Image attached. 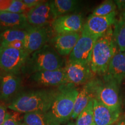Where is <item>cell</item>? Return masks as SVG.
Masks as SVG:
<instances>
[{
  "label": "cell",
  "mask_w": 125,
  "mask_h": 125,
  "mask_svg": "<svg viewBox=\"0 0 125 125\" xmlns=\"http://www.w3.org/2000/svg\"><path fill=\"white\" fill-rule=\"evenodd\" d=\"M115 3L120 10V18L125 21V1H117Z\"/></svg>",
  "instance_id": "obj_30"
},
{
  "label": "cell",
  "mask_w": 125,
  "mask_h": 125,
  "mask_svg": "<svg viewBox=\"0 0 125 125\" xmlns=\"http://www.w3.org/2000/svg\"><path fill=\"white\" fill-rule=\"evenodd\" d=\"M116 125H125V119H123L119 122H118V123Z\"/></svg>",
  "instance_id": "obj_32"
},
{
  "label": "cell",
  "mask_w": 125,
  "mask_h": 125,
  "mask_svg": "<svg viewBox=\"0 0 125 125\" xmlns=\"http://www.w3.org/2000/svg\"><path fill=\"white\" fill-rule=\"evenodd\" d=\"M102 79L96 78L88 82L94 98H96L112 111H121L119 90L120 84L105 75Z\"/></svg>",
  "instance_id": "obj_4"
},
{
  "label": "cell",
  "mask_w": 125,
  "mask_h": 125,
  "mask_svg": "<svg viewBox=\"0 0 125 125\" xmlns=\"http://www.w3.org/2000/svg\"><path fill=\"white\" fill-rule=\"evenodd\" d=\"M0 46H1V42H0Z\"/></svg>",
  "instance_id": "obj_36"
},
{
  "label": "cell",
  "mask_w": 125,
  "mask_h": 125,
  "mask_svg": "<svg viewBox=\"0 0 125 125\" xmlns=\"http://www.w3.org/2000/svg\"><path fill=\"white\" fill-rule=\"evenodd\" d=\"M7 107L5 103L0 101V125H3L7 112Z\"/></svg>",
  "instance_id": "obj_29"
},
{
  "label": "cell",
  "mask_w": 125,
  "mask_h": 125,
  "mask_svg": "<svg viewBox=\"0 0 125 125\" xmlns=\"http://www.w3.org/2000/svg\"><path fill=\"white\" fill-rule=\"evenodd\" d=\"M30 81L44 86H60L68 83L64 67L52 71H45L30 75Z\"/></svg>",
  "instance_id": "obj_13"
},
{
  "label": "cell",
  "mask_w": 125,
  "mask_h": 125,
  "mask_svg": "<svg viewBox=\"0 0 125 125\" xmlns=\"http://www.w3.org/2000/svg\"><path fill=\"white\" fill-rule=\"evenodd\" d=\"M4 31V30H3V29H1V27H0V34H1V32H2V31Z\"/></svg>",
  "instance_id": "obj_35"
},
{
  "label": "cell",
  "mask_w": 125,
  "mask_h": 125,
  "mask_svg": "<svg viewBox=\"0 0 125 125\" xmlns=\"http://www.w3.org/2000/svg\"><path fill=\"white\" fill-rule=\"evenodd\" d=\"M27 29H9L4 30L0 34V42L1 43L10 42L14 41H24Z\"/></svg>",
  "instance_id": "obj_23"
},
{
  "label": "cell",
  "mask_w": 125,
  "mask_h": 125,
  "mask_svg": "<svg viewBox=\"0 0 125 125\" xmlns=\"http://www.w3.org/2000/svg\"><path fill=\"white\" fill-rule=\"evenodd\" d=\"M99 38L83 27L80 38L70 53L68 61L90 64L92 51L95 43Z\"/></svg>",
  "instance_id": "obj_7"
},
{
  "label": "cell",
  "mask_w": 125,
  "mask_h": 125,
  "mask_svg": "<svg viewBox=\"0 0 125 125\" xmlns=\"http://www.w3.org/2000/svg\"><path fill=\"white\" fill-rule=\"evenodd\" d=\"M29 10L21 0H11L6 12L15 13H26Z\"/></svg>",
  "instance_id": "obj_26"
},
{
  "label": "cell",
  "mask_w": 125,
  "mask_h": 125,
  "mask_svg": "<svg viewBox=\"0 0 125 125\" xmlns=\"http://www.w3.org/2000/svg\"><path fill=\"white\" fill-rule=\"evenodd\" d=\"M18 113L15 111L13 112L7 111L3 125H20L21 122Z\"/></svg>",
  "instance_id": "obj_27"
},
{
  "label": "cell",
  "mask_w": 125,
  "mask_h": 125,
  "mask_svg": "<svg viewBox=\"0 0 125 125\" xmlns=\"http://www.w3.org/2000/svg\"><path fill=\"white\" fill-rule=\"evenodd\" d=\"M22 1L25 6L29 9L33 8L42 2V1L40 0H23Z\"/></svg>",
  "instance_id": "obj_31"
},
{
  "label": "cell",
  "mask_w": 125,
  "mask_h": 125,
  "mask_svg": "<svg viewBox=\"0 0 125 125\" xmlns=\"http://www.w3.org/2000/svg\"><path fill=\"white\" fill-rule=\"evenodd\" d=\"M0 72H1V70H0Z\"/></svg>",
  "instance_id": "obj_38"
},
{
  "label": "cell",
  "mask_w": 125,
  "mask_h": 125,
  "mask_svg": "<svg viewBox=\"0 0 125 125\" xmlns=\"http://www.w3.org/2000/svg\"><path fill=\"white\" fill-rule=\"evenodd\" d=\"M116 12L105 16L91 15L87 18L83 27L93 35L100 37L105 34L116 22Z\"/></svg>",
  "instance_id": "obj_14"
},
{
  "label": "cell",
  "mask_w": 125,
  "mask_h": 125,
  "mask_svg": "<svg viewBox=\"0 0 125 125\" xmlns=\"http://www.w3.org/2000/svg\"><path fill=\"white\" fill-rule=\"evenodd\" d=\"M56 18L69 15L79 8V2L75 0H54L51 1Z\"/></svg>",
  "instance_id": "obj_21"
},
{
  "label": "cell",
  "mask_w": 125,
  "mask_h": 125,
  "mask_svg": "<svg viewBox=\"0 0 125 125\" xmlns=\"http://www.w3.org/2000/svg\"><path fill=\"white\" fill-rule=\"evenodd\" d=\"M94 125H111L119 118L121 111H112L93 98Z\"/></svg>",
  "instance_id": "obj_15"
},
{
  "label": "cell",
  "mask_w": 125,
  "mask_h": 125,
  "mask_svg": "<svg viewBox=\"0 0 125 125\" xmlns=\"http://www.w3.org/2000/svg\"><path fill=\"white\" fill-rule=\"evenodd\" d=\"M24 122L27 125H60L51 112H34L24 114Z\"/></svg>",
  "instance_id": "obj_19"
},
{
  "label": "cell",
  "mask_w": 125,
  "mask_h": 125,
  "mask_svg": "<svg viewBox=\"0 0 125 125\" xmlns=\"http://www.w3.org/2000/svg\"><path fill=\"white\" fill-rule=\"evenodd\" d=\"M50 31L45 27L30 26L24 40V49L29 54L46 45L49 39Z\"/></svg>",
  "instance_id": "obj_11"
},
{
  "label": "cell",
  "mask_w": 125,
  "mask_h": 125,
  "mask_svg": "<svg viewBox=\"0 0 125 125\" xmlns=\"http://www.w3.org/2000/svg\"><path fill=\"white\" fill-rule=\"evenodd\" d=\"M83 25L80 14L71 13L57 17L52 23V27L57 35H60L81 32Z\"/></svg>",
  "instance_id": "obj_10"
},
{
  "label": "cell",
  "mask_w": 125,
  "mask_h": 125,
  "mask_svg": "<svg viewBox=\"0 0 125 125\" xmlns=\"http://www.w3.org/2000/svg\"><path fill=\"white\" fill-rule=\"evenodd\" d=\"M81 32L56 35L52 39L53 47L61 56L70 54L81 37Z\"/></svg>",
  "instance_id": "obj_16"
},
{
  "label": "cell",
  "mask_w": 125,
  "mask_h": 125,
  "mask_svg": "<svg viewBox=\"0 0 125 125\" xmlns=\"http://www.w3.org/2000/svg\"><path fill=\"white\" fill-rule=\"evenodd\" d=\"M30 54L24 49L0 46V70L18 75L22 71Z\"/></svg>",
  "instance_id": "obj_6"
},
{
  "label": "cell",
  "mask_w": 125,
  "mask_h": 125,
  "mask_svg": "<svg viewBox=\"0 0 125 125\" xmlns=\"http://www.w3.org/2000/svg\"><path fill=\"white\" fill-rule=\"evenodd\" d=\"M118 48L114 39L112 27L97 40L92 51L90 67L94 74L104 76L107 73L108 65Z\"/></svg>",
  "instance_id": "obj_2"
},
{
  "label": "cell",
  "mask_w": 125,
  "mask_h": 125,
  "mask_svg": "<svg viewBox=\"0 0 125 125\" xmlns=\"http://www.w3.org/2000/svg\"><path fill=\"white\" fill-rule=\"evenodd\" d=\"M76 125H94L93 99L88 103L86 107L81 112L78 116Z\"/></svg>",
  "instance_id": "obj_24"
},
{
  "label": "cell",
  "mask_w": 125,
  "mask_h": 125,
  "mask_svg": "<svg viewBox=\"0 0 125 125\" xmlns=\"http://www.w3.org/2000/svg\"><path fill=\"white\" fill-rule=\"evenodd\" d=\"M21 81L18 75L0 72V101L9 104L17 96Z\"/></svg>",
  "instance_id": "obj_12"
},
{
  "label": "cell",
  "mask_w": 125,
  "mask_h": 125,
  "mask_svg": "<svg viewBox=\"0 0 125 125\" xmlns=\"http://www.w3.org/2000/svg\"><path fill=\"white\" fill-rule=\"evenodd\" d=\"M27 21L31 26L45 27L53 23L56 18L51 1H43L26 13Z\"/></svg>",
  "instance_id": "obj_8"
},
{
  "label": "cell",
  "mask_w": 125,
  "mask_h": 125,
  "mask_svg": "<svg viewBox=\"0 0 125 125\" xmlns=\"http://www.w3.org/2000/svg\"><path fill=\"white\" fill-rule=\"evenodd\" d=\"M64 69L68 83L75 86L85 85L93 79L95 75L91 69L90 64L68 61Z\"/></svg>",
  "instance_id": "obj_9"
},
{
  "label": "cell",
  "mask_w": 125,
  "mask_h": 125,
  "mask_svg": "<svg viewBox=\"0 0 125 125\" xmlns=\"http://www.w3.org/2000/svg\"><path fill=\"white\" fill-rule=\"evenodd\" d=\"M57 89H39L24 92L17 95L7 106L19 113L49 111L57 96Z\"/></svg>",
  "instance_id": "obj_1"
},
{
  "label": "cell",
  "mask_w": 125,
  "mask_h": 125,
  "mask_svg": "<svg viewBox=\"0 0 125 125\" xmlns=\"http://www.w3.org/2000/svg\"><path fill=\"white\" fill-rule=\"evenodd\" d=\"M93 98V93L88 83H87L82 87V89L79 91L75 102L74 110L72 114L71 118H73V119H77L81 112L86 107L89 101Z\"/></svg>",
  "instance_id": "obj_20"
},
{
  "label": "cell",
  "mask_w": 125,
  "mask_h": 125,
  "mask_svg": "<svg viewBox=\"0 0 125 125\" xmlns=\"http://www.w3.org/2000/svg\"><path fill=\"white\" fill-rule=\"evenodd\" d=\"M1 45L15 48V49H24V41H14L10 42L1 43Z\"/></svg>",
  "instance_id": "obj_28"
},
{
  "label": "cell",
  "mask_w": 125,
  "mask_h": 125,
  "mask_svg": "<svg viewBox=\"0 0 125 125\" xmlns=\"http://www.w3.org/2000/svg\"><path fill=\"white\" fill-rule=\"evenodd\" d=\"M117 5L112 1H105L98 6L93 10L92 15L97 16H105L116 12Z\"/></svg>",
  "instance_id": "obj_25"
},
{
  "label": "cell",
  "mask_w": 125,
  "mask_h": 125,
  "mask_svg": "<svg viewBox=\"0 0 125 125\" xmlns=\"http://www.w3.org/2000/svg\"><path fill=\"white\" fill-rule=\"evenodd\" d=\"M66 125H75V123L73 122H70L67 123Z\"/></svg>",
  "instance_id": "obj_33"
},
{
  "label": "cell",
  "mask_w": 125,
  "mask_h": 125,
  "mask_svg": "<svg viewBox=\"0 0 125 125\" xmlns=\"http://www.w3.org/2000/svg\"><path fill=\"white\" fill-rule=\"evenodd\" d=\"M79 91L75 86L67 83L59 87L57 96L49 111L61 123L71 118L74 104Z\"/></svg>",
  "instance_id": "obj_5"
},
{
  "label": "cell",
  "mask_w": 125,
  "mask_h": 125,
  "mask_svg": "<svg viewBox=\"0 0 125 125\" xmlns=\"http://www.w3.org/2000/svg\"><path fill=\"white\" fill-rule=\"evenodd\" d=\"M20 125H27L26 124V123H25L24 122H23V123H20Z\"/></svg>",
  "instance_id": "obj_34"
},
{
  "label": "cell",
  "mask_w": 125,
  "mask_h": 125,
  "mask_svg": "<svg viewBox=\"0 0 125 125\" xmlns=\"http://www.w3.org/2000/svg\"><path fill=\"white\" fill-rule=\"evenodd\" d=\"M113 30L114 39L118 51L125 52V21L119 18L116 20Z\"/></svg>",
  "instance_id": "obj_22"
},
{
  "label": "cell",
  "mask_w": 125,
  "mask_h": 125,
  "mask_svg": "<svg viewBox=\"0 0 125 125\" xmlns=\"http://www.w3.org/2000/svg\"><path fill=\"white\" fill-rule=\"evenodd\" d=\"M64 60L53 47L45 45L30 54L22 69L24 74H32L45 71H52L63 68Z\"/></svg>",
  "instance_id": "obj_3"
},
{
  "label": "cell",
  "mask_w": 125,
  "mask_h": 125,
  "mask_svg": "<svg viewBox=\"0 0 125 125\" xmlns=\"http://www.w3.org/2000/svg\"><path fill=\"white\" fill-rule=\"evenodd\" d=\"M114 125V124H113V125Z\"/></svg>",
  "instance_id": "obj_37"
},
{
  "label": "cell",
  "mask_w": 125,
  "mask_h": 125,
  "mask_svg": "<svg viewBox=\"0 0 125 125\" xmlns=\"http://www.w3.org/2000/svg\"><path fill=\"white\" fill-rule=\"evenodd\" d=\"M104 75L114 79L121 85L125 79V52H117L109 62L107 72Z\"/></svg>",
  "instance_id": "obj_18"
},
{
  "label": "cell",
  "mask_w": 125,
  "mask_h": 125,
  "mask_svg": "<svg viewBox=\"0 0 125 125\" xmlns=\"http://www.w3.org/2000/svg\"><path fill=\"white\" fill-rule=\"evenodd\" d=\"M30 26L26 13L0 11V27L3 30L9 29H27Z\"/></svg>",
  "instance_id": "obj_17"
}]
</instances>
